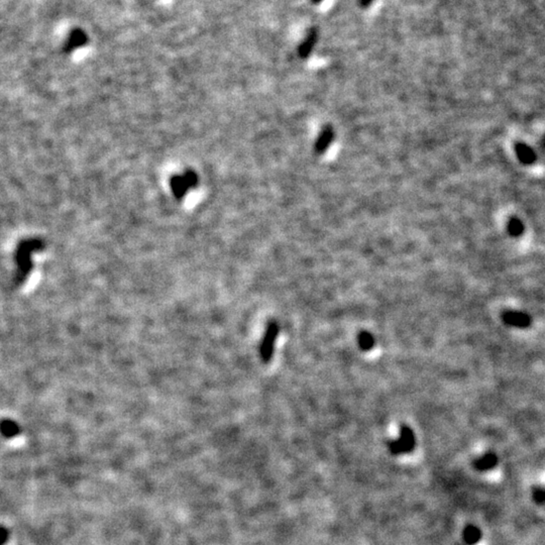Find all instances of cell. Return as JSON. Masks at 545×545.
Returning <instances> with one entry per match:
<instances>
[{
  "instance_id": "obj_1",
  "label": "cell",
  "mask_w": 545,
  "mask_h": 545,
  "mask_svg": "<svg viewBox=\"0 0 545 545\" xmlns=\"http://www.w3.org/2000/svg\"><path fill=\"white\" fill-rule=\"evenodd\" d=\"M415 444L416 438L413 430L407 425H403L400 428L399 438L389 441L388 448L393 456H401V454L411 452Z\"/></svg>"
},
{
  "instance_id": "obj_2",
  "label": "cell",
  "mask_w": 545,
  "mask_h": 545,
  "mask_svg": "<svg viewBox=\"0 0 545 545\" xmlns=\"http://www.w3.org/2000/svg\"><path fill=\"white\" fill-rule=\"evenodd\" d=\"M502 319L508 326L517 328H526L531 323V317L522 311H506L502 315Z\"/></svg>"
},
{
  "instance_id": "obj_3",
  "label": "cell",
  "mask_w": 545,
  "mask_h": 545,
  "mask_svg": "<svg viewBox=\"0 0 545 545\" xmlns=\"http://www.w3.org/2000/svg\"><path fill=\"white\" fill-rule=\"evenodd\" d=\"M196 176L193 173H186L182 176H177L172 180V190L178 197L184 196L185 193L196 184Z\"/></svg>"
},
{
  "instance_id": "obj_4",
  "label": "cell",
  "mask_w": 545,
  "mask_h": 545,
  "mask_svg": "<svg viewBox=\"0 0 545 545\" xmlns=\"http://www.w3.org/2000/svg\"><path fill=\"white\" fill-rule=\"evenodd\" d=\"M87 42V35L80 28L73 29L69 35L67 43H66V51L71 52L75 49L80 48L84 45Z\"/></svg>"
},
{
  "instance_id": "obj_5",
  "label": "cell",
  "mask_w": 545,
  "mask_h": 545,
  "mask_svg": "<svg viewBox=\"0 0 545 545\" xmlns=\"http://www.w3.org/2000/svg\"><path fill=\"white\" fill-rule=\"evenodd\" d=\"M515 150H516V155L519 161L524 165H532L535 163L537 158L535 151L526 144H517L516 147H515Z\"/></svg>"
},
{
  "instance_id": "obj_6",
  "label": "cell",
  "mask_w": 545,
  "mask_h": 545,
  "mask_svg": "<svg viewBox=\"0 0 545 545\" xmlns=\"http://www.w3.org/2000/svg\"><path fill=\"white\" fill-rule=\"evenodd\" d=\"M498 464V457L493 452L483 454L474 461V466L480 472H487Z\"/></svg>"
},
{
  "instance_id": "obj_7",
  "label": "cell",
  "mask_w": 545,
  "mask_h": 545,
  "mask_svg": "<svg viewBox=\"0 0 545 545\" xmlns=\"http://www.w3.org/2000/svg\"><path fill=\"white\" fill-rule=\"evenodd\" d=\"M462 537L467 545H475L482 539V531L475 525H467L463 530Z\"/></svg>"
},
{
  "instance_id": "obj_8",
  "label": "cell",
  "mask_w": 545,
  "mask_h": 545,
  "mask_svg": "<svg viewBox=\"0 0 545 545\" xmlns=\"http://www.w3.org/2000/svg\"><path fill=\"white\" fill-rule=\"evenodd\" d=\"M357 342H358V346H359L361 351L369 352L375 346L376 340H375V337L373 336V335H371L370 332L361 331L357 336Z\"/></svg>"
},
{
  "instance_id": "obj_9",
  "label": "cell",
  "mask_w": 545,
  "mask_h": 545,
  "mask_svg": "<svg viewBox=\"0 0 545 545\" xmlns=\"http://www.w3.org/2000/svg\"><path fill=\"white\" fill-rule=\"evenodd\" d=\"M524 231V225L518 218H511L508 222V232L512 236H519Z\"/></svg>"
},
{
  "instance_id": "obj_10",
  "label": "cell",
  "mask_w": 545,
  "mask_h": 545,
  "mask_svg": "<svg viewBox=\"0 0 545 545\" xmlns=\"http://www.w3.org/2000/svg\"><path fill=\"white\" fill-rule=\"evenodd\" d=\"M315 38H316V35L313 33V34H311L310 36H308V38L306 39V41L302 43L301 48H300V51H299L301 56L306 57V56H308V55L310 54V51H311V49H312V47H313V44L315 43Z\"/></svg>"
},
{
  "instance_id": "obj_11",
  "label": "cell",
  "mask_w": 545,
  "mask_h": 545,
  "mask_svg": "<svg viewBox=\"0 0 545 545\" xmlns=\"http://www.w3.org/2000/svg\"><path fill=\"white\" fill-rule=\"evenodd\" d=\"M332 140V131L330 129H326L322 132L320 139L318 140L317 143V149L318 150H324V148H326V147L330 144Z\"/></svg>"
},
{
  "instance_id": "obj_12",
  "label": "cell",
  "mask_w": 545,
  "mask_h": 545,
  "mask_svg": "<svg viewBox=\"0 0 545 545\" xmlns=\"http://www.w3.org/2000/svg\"><path fill=\"white\" fill-rule=\"evenodd\" d=\"M533 499L537 503H544L545 502V490L537 488L533 492Z\"/></svg>"
},
{
  "instance_id": "obj_13",
  "label": "cell",
  "mask_w": 545,
  "mask_h": 545,
  "mask_svg": "<svg viewBox=\"0 0 545 545\" xmlns=\"http://www.w3.org/2000/svg\"><path fill=\"white\" fill-rule=\"evenodd\" d=\"M9 533L5 527L0 526V545H4L8 540Z\"/></svg>"
},
{
  "instance_id": "obj_14",
  "label": "cell",
  "mask_w": 545,
  "mask_h": 545,
  "mask_svg": "<svg viewBox=\"0 0 545 545\" xmlns=\"http://www.w3.org/2000/svg\"><path fill=\"white\" fill-rule=\"evenodd\" d=\"M373 2V0H360V4L362 6H369Z\"/></svg>"
},
{
  "instance_id": "obj_15",
  "label": "cell",
  "mask_w": 545,
  "mask_h": 545,
  "mask_svg": "<svg viewBox=\"0 0 545 545\" xmlns=\"http://www.w3.org/2000/svg\"><path fill=\"white\" fill-rule=\"evenodd\" d=\"M313 1L314 2H319V1H321V0H313Z\"/></svg>"
},
{
  "instance_id": "obj_16",
  "label": "cell",
  "mask_w": 545,
  "mask_h": 545,
  "mask_svg": "<svg viewBox=\"0 0 545 545\" xmlns=\"http://www.w3.org/2000/svg\"><path fill=\"white\" fill-rule=\"evenodd\" d=\"M544 145H545V140H544Z\"/></svg>"
}]
</instances>
